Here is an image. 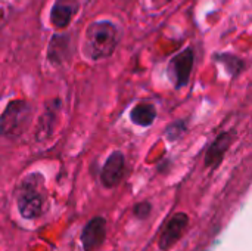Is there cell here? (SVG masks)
<instances>
[{
    "mask_svg": "<svg viewBox=\"0 0 252 251\" xmlns=\"http://www.w3.org/2000/svg\"><path fill=\"white\" fill-rule=\"evenodd\" d=\"M118 30L109 21H96L86 30L84 49L90 59L100 61L109 58L118 44Z\"/></svg>",
    "mask_w": 252,
    "mask_h": 251,
    "instance_id": "1",
    "label": "cell"
},
{
    "mask_svg": "<svg viewBox=\"0 0 252 251\" xmlns=\"http://www.w3.org/2000/svg\"><path fill=\"white\" fill-rule=\"evenodd\" d=\"M31 105L24 99L10 101L0 115V136L16 139L24 135L31 123Z\"/></svg>",
    "mask_w": 252,
    "mask_h": 251,
    "instance_id": "2",
    "label": "cell"
},
{
    "mask_svg": "<svg viewBox=\"0 0 252 251\" xmlns=\"http://www.w3.org/2000/svg\"><path fill=\"white\" fill-rule=\"evenodd\" d=\"M40 176L31 175L25 178L16 194V206L19 215L27 220H34L43 215L44 195L40 189Z\"/></svg>",
    "mask_w": 252,
    "mask_h": 251,
    "instance_id": "3",
    "label": "cell"
},
{
    "mask_svg": "<svg viewBox=\"0 0 252 251\" xmlns=\"http://www.w3.org/2000/svg\"><path fill=\"white\" fill-rule=\"evenodd\" d=\"M193 64H195V52L192 47H186L183 52L171 58L168 64V75L174 81L176 89H182L188 86L192 75Z\"/></svg>",
    "mask_w": 252,
    "mask_h": 251,
    "instance_id": "4",
    "label": "cell"
},
{
    "mask_svg": "<svg viewBox=\"0 0 252 251\" xmlns=\"http://www.w3.org/2000/svg\"><path fill=\"white\" fill-rule=\"evenodd\" d=\"M188 226H189V216L186 213H176L168 220V223L165 225L159 237V241H158L159 249L162 251L173 249L177 244V241L183 237Z\"/></svg>",
    "mask_w": 252,
    "mask_h": 251,
    "instance_id": "5",
    "label": "cell"
},
{
    "mask_svg": "<svg viewBox=\"0 0 252 251\" xmlns=\"http://www.w3.org/2000/svg\"><path fill=\"white\" fill-rule=\"evenodd\" d=\"M106 238V220L102 216L90 219L81 231L80 240L84 251H94L99 249Z\"/></svg>",
    "mask_w": 252,
    "mask_h": 251,
    "instance_id": "6",
    "label": "cell"
},
{
    "mask_svg": "<svg viewBox=\"0 0 252 251\" xmlns=\"http://www.w3.org/2000/svg\"><path fill=\"white\" fill-rule=\"evenodd\" d=\"M126 172V158L124 154L120 151L112 152L108 160L105 161L102 172H100V182L105 188H115Z\"/></svg>",
    "mask_w": 252,
    "mask_h": 251,
    "instance_id": "7",
    "label": "cell"
},
{
    "mask_svg": "<svg viewBox=\"0 0 252 251\" xmlns=\"http://www.w3.org/2000/svg\"><path fill=\"white\" fill-rule=\"evenodd\" d=\"M78 10L77 0H56L50 10V22L56 28H65L69 25Z\"/></svg>",
    "mask_w": 252,
    "mask_h": 251,
    "instance_id": "8",
    "label": "cell"
},
{
    "mask_svg": "<svg viewBox=\"0 0 252 251\" xmlns=\"http://www.w3.org/2000/svg\"><path fill=\"white\" fill-rule=\"evenodd\" d=\"M230 142H232V136L229 133H221L219 135V138L213 142V145L208 148L207 155H205V166L210 169H216L221 164L224 154L227 152V149L230 148Z\"/></svg>",
    "mask_w": 252,
    "mask_h": 251,
    "instance_id": "9",
    "label": "cell"
},
{
    "mask_svg": "<svg viewBox=\"0 0 252 251\" xmlns=\"http://www.w3.org/2000/svg\"><path fill=\"white\" fill-rule=\"evenodd\" d=\"M58 107H59L58 101L50 102L46 107L44 112L41 114V117L38 118L37 127H35V138H37V141H44V139H47L52 135V132L55 129V124H56Z\"/></svg>",
    "mask_w": 252,
    "mask_h": 251,
    "instance_id": "10",
    "label": "cell"
},
{
    "mask_svg": "<svg viewBox=\"0 0 252 251\" xmlns=\"http://www.w3.org/2000/svg\"><path fill=\"white\" fill-rule=\"evenodd\" d=\"M130 118L134 124L140 127H149L157 118V109L151 104H137L131 109Z\"/></svg>",
    "mask_w": 252,
    "mask_h": 251,
    "instance_id": "11",
    "label": "cell"
},
{
    "mask_svg": "<svg viewBox=\"0 0 252 251\" xmlns=\"http://www.w3.org/2000/svg\"><path fill=\"white\" fill-rule=\"evenodd\" d=\"M66 47V38L65 36H53L52 41H50V46H49V52H47V56L52 62H62L63 56H62V52L63 49Z\"/></svg>",
    "mask_w": 252,
    "mask_h": 251,
    "instance_id": "12",
    "label": "cell"
},
{
    "mask_svg": "<svg viewBox=\"0 0 252 251\" xmlns=\"http://www.w3.org/2000/svg\"><path fill=\"white\" fill-rule=\"evenodd\" d=\"M216 59H217L219 62H221V64L227 68V71H229L230 74H233V75L239 74V72L244 70V61L239 59V58H236V56H233V55L221 53V55H217Z\"/></svg>",
    "mask_w": 252,
    "mask_h": 251,
    "instance_id": "13",
    "label": "cell"
},
{
    "mask_svg": "<svg viewBox=\"0 0 252 251\" xmlns=\"http://www.w3.org/2000/svg\"><path fill=\"white\" fill-rule=\"evenodd\" d=\"M151 212H152V206H151L149 201H140V203H137V204L134 206V209H133L134 216H136L137 219H140V220H145L146 217H149Z\"/></svg>",
    "mask_w": 252,
    "mask_h": 251,
    "instance_id": "14",
    "label": "cell"
},
{
    "mask_svg": "<svg viewBox=\"0 0 252 251\" xmlns=\"http://www.w3.org/2000/svg\"><path fill=\"white\" fill-rule=\"evenodd\" d=\"M185 129H186V126H185L183 121L173 123V124L167 129V138H168L170 141H177V139L183 135Z\"/></svg>",
    "mask_w": 252,
    "mask_h": 251,
    "instance_id": "15",
    "label": "cell"
},
{
    "mask_svg": "<svg viewBox=\"0 0 252 251\" xmlns=\"http://www.w3.org/2000/svg\"><path fill=\"white\" fill-rule=\"evenodd\" d=\"M114 1H127V0H114Z\"/></svg>",
    "mask_w": 252,
    "mask_h": 251,
    "instance_id": "16",
    "label": "cell"
},
{
    "mask_svg": "<svg viewBox=\"0 0 252 251\" xmlns=\"http://www.w3.org/2000/svg\"><path fill=\"white\" fill-rule=\"evenodd\" d=\"M168 1H171V0H164V3H168Z\"/></svg>",
    "mask_w": 252,
    "mask_h": 251,
    "instance_id": "17",
    "label": "cell"
}]
</instances>
